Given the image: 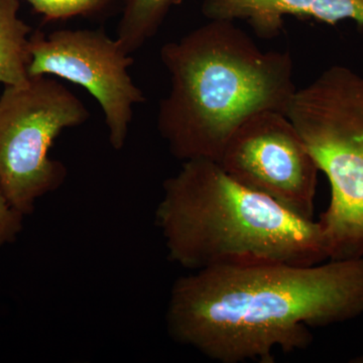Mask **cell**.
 Returning <instances> with one entry per match:
<instances>
[{
  "label": "cell",
  "instance_id": "cell-11",
  "mask_svg": "<svg viewBox=\"0 0 363 363\" xmlns=\"http://www.w3.org/2000/svg\"><path fill=\"white\" fill-rule=\"evenodd\" d=\"M35 13L45 21H65L76 16H97L104 13L113 0H28Z\"/></svg>",
  "mask_w": 363,
  "mask_h": 363
},
{
  "label": "cell",
  "instance_id": "cell-10",
  "mask_svg": "<svg viewBox=\"0 0 363 363\" xmlns=\"http://www.w3.org/2000/svg\"><path fill=\"white\" fill-rule=\"evenodd\" d=\"M183 0H125L116 40L133 54L157 35L172 7Z\"/></svg>",
  "mask_w": 363,
  "mask_h": 363
},
{
  "label": "cell",
  "instance_id": "cell-7",
  "mask_svg": "<svg viewBox=\"0 0 363 363\" xmlns=\"http://www.w3.org/2000/svg\"><path fill=\"white\" fill-rule=\"evenodd\" d=\"M219 164L240 185L313 219L320 169L286 114L250 117L229 138Z\"/></svg>",
  "mask_w": 363,
  "mask_h": 363
},
{
  "label": "cell",
  "instance_id": "cell-3",
  "mask_svg": "<svg viewBox=\"0 0 363 363\" xmlns=\"http://www.w3.org/2000/svg\"><path fill=\"white\" fill-rule=\"evenodd\" d=\"M156 222L169 259L192 272L329 260L319 222L240 185L212 160L184 162L164 181Z\"/></svg>",
  "mask_w": 363,
  "mask_h": 363
},
{
  "label": "cell",
  "instance_id": "cell-9",
  "mask_svg": "<svg viewBox=\"0 0 363 363\" xmlns=\"http://www.w3.org/2000/svg\"><path fill=\"white\" fill-rule=\"evenodd\" d=\"M18 0H0V83L21 87L28 84L32 28L18 16Z\"/></svg>",
  "mask_w": 363,
  "mask_h": 363
},
{
  "label": "cell",
  "instance_id": "cell-5",
  "mask_svg": "<svg viewBox=\"0 0 363 363\" xmlns=\"http://www.w3.org/2000/svg\"><path fill=\"white\" fill-rule=\"evenodd\" d=\"M90 118L80 98L48 76L28 84L6 86L0 96V185L23 215L66 180L63 162L50 157L52 143L66 128Z\"/></svg>",
  "mask_w": 363,
  "mask_h": 363
},
{
  "label": "cell",
  "instance_id": "cell-8",
  "mask_svg": "<svg viewBox=\"0 0 363 363\" xmlns=\"http://www.w3.org/2000/svg\"><path fill=\"white\" fill-rule=\"evenodd\" d=\"M202 13L209 21H245L262 39L279 35L286 16L363 26V0H204Z\"/></svg>",
  "mask_w": 363,
  "mask_h": 363
},
{
  "label": "cell",
  "instance_id": "cell-1",
  "mask_svg": "<svg viewBox=\"0 0 363 363\" xmlns=\"http://www.w3.org/2000/svg\"><path fill=\"white\" fill-rule=\"evenodd\" d=\"M363 314V257L298 266L208 267L177 279L167 328L221 363H274V350H306L311 329Z\"/></svg>",
  "mask_w": 363,
  "mask_h": 363
},
{
  "label": "cell",
  "instance_id": "cell-6",
  "mask_svg": "<svg viewBox=\"0 0 363 363\" xmlns=\"http://www.w3.org/2000/svg\"><path fill=\"white\" fill-rule=\"evenodd\" d=\"M30 78L55 76L85 88L101 107L111 147L123 150L133 107L147 99L128 72L135 60L116 38L104 28L37 32L30 37Z\"/></svg>",
  "mask_w": 363,
  "mask_h": 363
},
{
  "label": "cell",
  "instance_id": "cell-2",
  "mask_svg": "<svg viewBox=\"0 0 363 363\" xmlns=\"http://www.w3.org/2000/svg\"><path fill=\"white\" fill-rule=\"evenodd\" d=\"M171 78L157 130L181 161H220L234 131L262 111L286 114L294 95L289 52H262L230 21H210L161 49Z\"/></svg>",
  "mask_w": 363,
  "mask_h": 363
},
{
  "label": "cell",
  "instance_id": "cell-12",
  "mask_svg": "<svg viewBox=\"0 0 363 363\" xmlns=\"http://www.w3.org/2000/svg\"><path fill=\"white\" fill-rule=\"evenodd\" d=\"M25 215L21 213L7 200L0 185V247L18 238L23 229Z\"/></svg>",
  "mask_w": 363,
  "mask_h": 363
},
{
  "label": "cell",
  "instance_id": "cell-4",
  "mask_svg": "<svg viewBox=\"0 0 363 363\" xmlns=\"http://www.w3.org/2000/svg\"><path fill=\"white\" fill-rule=\"evenodd\" d=\"M286 116L328 178L320 216L329 259L363 257V77L334 66L297 90Z\"/></svg>",
  "mask_w": 363,
  "mask_h": 363
}]
</instances>
